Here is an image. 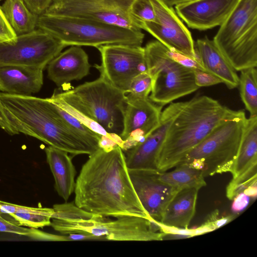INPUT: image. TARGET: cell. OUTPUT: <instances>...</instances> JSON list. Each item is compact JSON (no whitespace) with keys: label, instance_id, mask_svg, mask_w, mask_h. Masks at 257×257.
Instances as JSON below:
<instances>
[{"label":"cell","instance_id":"ee69618b","mask_svg":"<svg viewBox=\"0 0 257 257\" xmlns=\"http://www.w3.org/2000/svg\"><path fill=\"white\" fill-rule=\"evenodd\" d=\"M1 1H2V0H0V2H1Z\"/></svg>","mask_w":257,"mask_h":257},{"label":"cell","instance_id":"30bf717a","mask_svg":"<svg viewBox=\"0 0 257 257\" xmlns=\"http://www.w3.org/2000/svg\"><path fill=\"white\" fill-rule=\"evenodd\" d=\"M133 0H53L44 14L83 18L141 31L130 11Z\"/></svg>","mask_w":257,"mask_h":257},{"label":"cell","instance_id":"8fae6325","mask_svg":"<svg viewBox=\"0 0 257 257\" xmlns=\"http://www.w3.org/2000/svg\"><path fill=\"white\" fill-rule=\"evenodd\" d=\"M66 46L49 33L36 29L15 41H0V65L45 68Z\"/></svg>","mask_w":257,"mask_h":257},{"label":"cell","instance_id":"603a6c76","mask_svg":"<svg viewBox=\"0 0 257 257\" xmlns=\"http://www.w3.org/2000/svg\"><path fill=\"white\" fill-rule=\"evenodd\" d=\"M257 166V115L246 118L236 158L230 173L234 178Z\"/></svg>","mask_w":257,"mask_h":257},{"label":"cell","instance_id":"6da1fadb","mask_svg":"<svg viewBox=\"0 0 257 257\" xmlns=\"http://www.w3.org/2000/svg\"><path fill=\"white\" fill-rule=\"evenodd\" d=\"M74 192V204L93 214L151 219L136 193L124 152L119 146L108 150L99 148L89 155L76 180Z\"/></svg>","mask_w":257,"mask_h":257},{"label":"cell","instance_id":"d590c367","mask_svg":"<svg viewBox=\"0 0 257 257\" xmlns=\"http://www.w3.org/2000/svg\"><path fill=\"white\" fill-rule=\"evenodd\" d=\"M235 216V214H229L219 217L218 211L216 210L209 215L206 221L203 224L212 231L230 222Z\"/></svg>","mask_w":257,"mask_h":257},{"label":"cell","instance_id":"8992f818","mask_svg":"<svg viewBox=\"0 0 257 257\" xmlns=\"http://www.w3.org/2000/svg\"><path fill=\"white\" fill-rule=\"evenodd\" d=\"M54 94L99 124L109 134L120 137L123 127L126 93L100 76L72 89Z\"/></svg>","mask_w":257,"mask_h":257},{"label":"cell","instance_id":"4316f807","mask_svg":"<svg viewBox=\"0 0 257 257\" xmlns=\"http://www.w3.org/2000/svg\"><path fill=\"white\" fill-rule=\"evenodd\" d=\"M241 99L250 116L257 115V70L256 67L241 71L239 77Z\"/></svg>","mask_w":257,"mask_h":257},{"label":"cell","instance_id":"44dd1931","mask_svg":"<svg viewBox=\"0 0 257 257\" xmlns=\"http://www.w3.org/2000/svg\"><path fill=\"white\" fill-rule=\"evenodd\" d=\"M47 161L55 180V188L65 201L74 192L76 171L68 153L49 146L45 149Z\"/></svg>","mask_w":257,"mask_h":257},{"label":"cell","instance_id":"60d3db41","mask_svg":"<svg viewBox=\"0 0 257 257\" xmlns=\"http://www.w3.org/2000/svg\"><path fill=\"white\" fill-rule=\"evenodd\" d=\"M246 195L248 196L249 198H255L257 194V187L256 184L252 185L248 187L243 192Z\"/></svg>","mask_w":257,"mask_h":257},{"label":"cell","instance_id":"1f68e13d","mask_svg":"<svg viewBox=\"0 0 257 257\" xmlns=\"http://www.w3.org/2000/svg\"><path fill=\"white\" fill-rule=\"evenodd\" d=\"M130 11L131 15L142 25L145 22L157 23L154 8L151 0H133Z\"/></svg>","mask_w":257,"mask_h":257},{"label":"cell","instance_id":"5bb4252c","mask_svg":"<svg viewBox=\"0 0 257 257\" xmlns=\"http://www.w3.org/2000/svg\"><path fill=\"white\" fill-rule=\"evenodd\" d=\"M126 97L123 127L120 136L123 152L144 141L159 125L163 107L149 97Z\"/></svg>","mask_w":257,"mask_h":257},{"label":"cell","instance_id":"d4e9b609","mask_svg":"<svg viewBox=\"0 0 257 257\" xmlns=\"http://www.w3.org/2000/svg\"><path fill=\"white\" fill-rule=\"evenodd\" d=\"M2 11L17 36L33 31L39 16L32 13L22 0H5Z\"/></svg>","mask_w":257,"mask_h":257},{"label":"cell","instance_id":"8d00e7d4","mask_svg":"<svg viewBox=\"0 0 257 257\" xmlns=\"http://www.w3.org/2000/svg\"><path fill=\"white\" fill-rule=\"evenodd\" d=\"M17 36L7 21L0 6V41L13 42Z\"/></svg>","mask_w":257,"mask_h":257},{"label":"cell","instance_id":"b9f144b4","mask_svg":"<svg viewBox=\"0 0 257 257\" xmlns=\"http://www.w3.org/2000/svg\"><path fill=\"white\" fill-rule=\"evenodd\" d=\"M167 6L173 7L174 6H177L179 5L186 3L193 0H160Z\"/></svg>","mask_w":257,"mask_h":257},{"label":"cell","instance_id":"f546056e","mask_svg":"<svg viewBox=\"0 0 257 257\" xmlns=\"http://www.w3.org/2000/svg\"><path fill=\"white\" fill-rule=\"evenodd\" d=\"M53 209L54 213L52 219L66 220L89 219L95 215L81 209L72 203L55 204L53 205Z\"/></svg>","mask_w":257,"mask_h":257},{"label":"cell","instance_id":"484cf974","mask_svg":"<svg viewBox=\"0 0 257 257\" xmlns=\"http://www.w3.org/2000/svg\"><path fill=\"white\" fill-rule=\"evenodd\" d=\"M159 179L178 190L186 188L198 190L206 185L203 172L187 164H179L170 172H160Z\"/></svg>","mask_w":257,"mask_h":257},{"label":"cell","instance_id":"7bdbcfd3","mask_svg":"<svg viewBox=\"0 0 257 257\" xmlns=\"http://www.w3.org/2000/svg\"><path fill=\"white\" fill-rule=\"evenodd\" d=\"M0 214L1 215H7L3 210L0 209Z\"/></svg>","mask_w":257,"mask_h":257},{"label":"cell","instance_id":"83f0119b","mask_svg":"<svg viewBox=\"0 0 257 257\" xmlns=\"http://www.w3.org/2000/svg\"><path fill=\"white\" fill-rule=\"evenodd\" d=\"M0 232L12 233L28 236L32 239L41 241H69L67 235H57L44 232L37 228H27L9 220L0 214Z\"/></svg>","mask_w":257,"mask_h":257},{"label":"cell","instance_id":"9c48e42d","mask_svg":"<svg viewBox=\"0 0 257 257\" xmlns=\"http://www.w3.org/2000/svg\"><path fill=\"white\" fill-rule=\"evenodd\" d=\"M50 226L62 234L87 233L115 241L162 240L165 235L157 222L136 216H122L113 220L95 215L89 219H52Z\"/></svg>","mask_w":257,"mask_h":257},{"label":"cell","instance_id":"e0dca14e","mask_svg":"<svg viewBox=\"0 0 257 257\" xmlns=\"http://www.w3.org/2000/svg\"><path fill=\"white\" fill-rule=\"evenodd\" d=\"M239 0H193L175 6L176 13L193 29L206 30L221 26Z\"/></svg>","mask_w":257,"mask_h":257},{"label":"cell","instance_id":"cb8c5ba5","mask_svg":"<svg viewBox=\"0 0 257 257\" xmlns=\"http://www.w3.org/2000/svg\"><path fill=\"white\" fill-rule=\"evenodd\" d=\"M0 209L19 225L39 228L50 226L53 208L31 207L0 200Z\"/></svg>","mask_w":257,"mask_h":257},{"label":"cell","instance_id":"52a82bcc","mask_svg":"<svg viewBox=\"0 0 257 257\" xmlns=\"http://www.w3.org/2000/svg\"><path fill=\"white\" fill-rule=\"evenodd\" d=\"M236 71L257 66V0H239L213 40Z\"/></svg>","mask_w":257,"mask_h":257},{"label":"cell","instance_id":"d6986e66","mask_svg":"<svg viewBox=\"0 0 257 257\" xmlns=\"http://www.w3.org/2000/svg\"><path fill=\"white\" fill-rule=\"evenodd\" d=\"M44 68L30 66L0 65V91L28 96L39 91Z\"/></svg>","mask_w":257,"mask_h":257},{"label":"cell","instance_id":"f35d334b","mask_svg":"<svg viewBox=\"0 0 257 257\" xmlns=\"http://www.w3.org/2000/svg\"><path fill=\"white\" fill-rule=\"evenodd\" d=\"M231 210L234 213H238L244 210L248 205L249 197L244 193L241 192L236 195L234 198Z\"/></svg>","mask_w":257,"mask_h":257},{"label":"cell","instance_id":"277c9868","mask_svg":"<svg viewBox=\"0 0 257 257\" xmlns=\"http://www.w3.org/2000/svg\"><path fill=\"white\" fill-rule=\"evenodd\" d=\"M246 118L243 110L228 109L219 123L179 164H187L201 170L205 177L230 173L238 152Z\"/></svg>","mask_w":257,"mask_h":257},{"label":"cell","instance_id":"7c38bea8","mask_svg":"<svg viewBox=\"0 0 257 257\" xmlns=\"http://www.w3.org/2000/svg\"><path fill=\"white\" fill-rule=\"evenodd\" d=\"M97 49L101 55V63L95 67L100 75L125 93L134 78L148 71L144 47L112 44L101 46Z\"/></svg>","mask_w":257,"mask_h":257},{"label":"cell","instance_id":"7402d4cb","mask_svg":"<svg viewBox=\"0 0 257 257\" xmlns=\"http://www.w3.org/2000/svg\"><path fill=\"white\" fill-rule=\"evenodd\" d=\"M199 190L196 188L178 190L168 204L159 222L169 227L188 228L195 213Z\"/></svg>","mask_w":257,"mask_h":257},{"label":"cell","instance_id":"ffe728a7","mask_svg":"<svg viewBox=\"0 0 257 257\" xmlns=\"http://www.w3.org/2000/svg\"><path fill=\"white\" fill-rule=\"evenodd\" d=\"M195 52L206 71L218 77L229 89L238 86L239 77L214 41L207 37L197 40Z\"/></svg>","mask_w":257,"mask_h":257},{"label":"cell","instance_id":"e575fe53","mask_svg":"<svg viewBox=\"0 0 257 257\" xmlns=\"http://www.w3.org/2000/svg\"><path fill=\"white\" fill-rule=\"evenodd\" d=\"M193 71L195 83L199 87L209 86L222 83L218 77L206 71L197 69H193Z\"/></svg>","mask_w":257,"mask_h":257},{"label":"cell","instance_id":"5b68a950","mask_svg":"<svg viewBox=\"0 0 257 257\" xmlns=\"http://www.w3.org/2000/svg\"><path fill=\"white\" fill-rule=\"evenodd\" d=\"M37 28L47 32L68 46H101L123 44L141 46L145 35L135 31L92 20L43 14Z\"/></svg>","mask_w":257,"mask_h":257},{"label":"cell","instance_id":"74e56055","mask_svg":"<svg viewBox=\"0 0 257 257\" xmlns=\"http://www.w3.org/2000/svg\"><path fill=\"white\" fill-rule=\"evenodd\" d=\"M28 9L38 16L43 15L53 0H22Z\"/></svg>","mask_w":257,"mask_h":257},{"label":"cell","instance_id":"836d02e7","mask_svg":"<svg viewBox=\"0 0 257 257\" xmlns=\"http://www.w3.org/2000/svg\"><path fill=\"white\" fill-rule=\"evenodd\" d=\"M168 53L170 57L180 65L192 69H200L205 71L199 58H194L191 57L171 51L168 49Z\"/></svg>","mask_w":257,"mask_h":257},{"label":"cell","instance_id":"7a4b0ae2","mask_svg":"<svg viewBox=\"0 0 257 257\" xmlns=\"http://www.w3.org/2000/svg\"><path fill=\"white\" fill-rule=\"evenodd\" d=\"M0 100L11 124L19 133L37 138L74 156L96 150L77 135L48 98L0 92Z\"/></svg>","mask_w":257,"mask_h":257},{"label":"cell","instance_id":"3957f363","mask_svg":"<svg viewBox=\"0 0 257 257\" xmlns=\"http://www.w3.org/2000/svg\"><path fill=\"white\" fill-rule=\"evenodd\" d=\"M228 109L206 95L184 102L168 128L157 157V169L163 172L178 165L219 123Z\"/></svg>","mask_w":257,"mask_h":257},{"label":"cell","instance_id":"ba28073f","mask_svg":"<svg viewBox=\"0 0 257 257\" xmlns=\"http://www.w3.org/2000/svg\"><path fill=\"white\" fill-rule=\"evenodd\" d=\"M144 49L147 70L152 81L149 96L152 101L163 106L199 88L195 83L193 69L172 59L168 48L159 41L149 42Z\"/></svg>","mask_w":257,"mask_h":257},{"label":"cell","instance_id":"9a60e30c","mask_svg":"<svg viewBox=\"0 0 257 257\" xmlns=\"http://www.w3.org/2000/svg\"><path fill=\"white\" fill-rule=\"evenodd\" d=\"M184 104V102L171 103L162 111L159 125L144 141L124 151L128 170H158L157 157L168 128Z\"/></svg>","mask_w":257,"mask_h":257},{"label":"cell","instance_id":"d6a6232c","mask_svg":"<svg viewBox=\"0 0 257 257\" xmlns=\"http://www.w3.org/2000/svg\"><path fill=\"white\" fill-rule=\"evenodd\" d=\"M152 88V78L148 72L141 73L133 79L126 95L133 98H147Z\"/></svg>","mask_w":257,"mask_h":257},{"label":"cell","instance_id":"ac0fdd59","mask_svg":"<svg viewBox=\"0 0 257 257\" xmlns=\"http://www.w3.org/2000/svg\"><path fill=\"white\" fill-rule=\"evenodd\" d=\"M91 65L85 51L78 46L60 53L48 64V76L57 86H62L87 76Z\"/></svg>","mask_w":257,"mask_h":257},{"label":"cell","instance_id":"ab89813d","mask_svg":"<svg viewBox=\"0 0 257 257\" xmlns=\"http://www.w3.org/2000/svg\"><path fill=\"white\" fill-rule=\"evenodd\" d=\"M0 126L11 135L19 134L9 120L0 100Z\"/></svg>","mask_w":257,"mask_h":257},{"label":"cell","instance_id":"4dcf8cb0","mask_svg":"<svg viewBox=\"0 0 257 257\" xmlns=\"http://www.w3.org/2000/svg\"><path fill=\"white\" fill-rule=\"evenodd\" d=\"M48 98L51 102L57 105L70 114L71 115L73 116L81 123L95 133L101 136H108L110 137L117 136L116 135H111L108 134L99 124L75 110L63 100L56 96L54 94L50 98Z\"/></svg>","mask_w":257,"mask_h":257},{"label":"cell","instance_id":"4fadbf2b","mask_svg":"<svg viewBox=\"0 0 257 257\" xmlns=\"http://www.w3.org/2000/svg\"><path fill=\"white\" fill-rule=\"evenodd\" d=\"M151 1L154 8L157 23H144L142 29L151 34L170 50L199 58L190 31L174 9L160 0Z\"/></svg>","mask_w":257,"mask_h":257},{"label":"cell","instance_id":"2e32d148","mask_svg":"<svg viewBox=\"0 0 257 257\" xmlns=\"http://www.w3.org/2000/svg\"><path fill=\"white\" fill-rule=\"evenodd\" d=\"M158 170H128L136 193L151 219L160 222L169 202L178 191L162 181Z\"/></svg>","mask_w":257,"mask_h":257},{"label":"cell","instance_id":"f1b7e54d","mask_svg":"<svg viewBox=\"0 0 257 257\" xmlns=\"http://www.w3.org/2000/svg\"><path fill=\"white\" fill-rule=\"evenodd\" d=\"M257 166L253 167L237 177L232 178L226 189L228 199L232 200L250 186L256 184Z\"/></svg>","mask_w":257,"mask_h":257}]
</instances>
